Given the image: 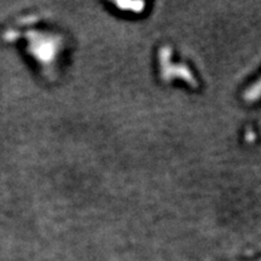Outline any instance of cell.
Segmentation results:
<instances>
[{"label": "cell", "instance_id": "6da1fadb", "mask_svg": "<svg viewBox=\"0 0 261 261\" xmlns=\"http://www.w3.org/2000/svg\"><path fill=\"white\" fill-rule=\"evenodd\" d=\"M254 92H255V94H260L261 93V81L259 84H258L257 86L254 87Z\"/></svg>", "mask_w": 261, "mask_h": 261}]
</instances>
